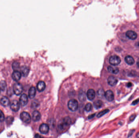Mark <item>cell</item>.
<instances>
[{
    "label": "cell",
    "instance_id": "obj_30",
    "mask_svg": "<svg viewBox=\"0 0 139 138\" xmlns=\"http://www.w3.org/2000/svg\"><path fill=\"white\" fill-rule=\"evenodd\" d=\"M7 123H10V122L12 123V122L13 121V118L12 117H8L7 118Z\"/></svg>",
    "mask_w": 139,
    "mask_h": 138
},
{
    "label": "cell",
    "instance_id": "obj_32",
    "mask_svg": "<svg viewBox=\"0 0 139 138\" xmlns=\"http://www.w3.org/2000/svg\"><path fill=\"white\" fill-rule=\"evenodd\" d=\"M139 102V98L138 99H136L135 101H133L132 103V105H137V104Z\"/></svg>",
    "mask_w": 139,
    "mask_h": 138
},
{
    "label": "cell",
    "instance_id": "obj_6",
    "mask_svg": "<svg viewBox=\"0 0 139 138\" xmlns=\"http://www.w3.org/2000/svg\"><path fill=\"white\" fill-rule=\"evenodd\" d=\"M39 131L42 134H46L49 131V127L48 125L43 123L39 126Z\"/></svg>",
    "mask_w": 139,
    "mask_h": 138
},
{
    "label": "cell",
    "instance_id": "obj_7",
    "mask_svg": "<svg viewBox=\"0 0 139 138\" xmlns=\"http://www.w3.org/2000/svg\"><path fill=\"white\" fill-rule=\"evenodd\" d=\"M20 103L22 106H25L27 105L28 102V98L27 95L23 94L20 96L19 100Z\"/></svg>",
    "mask_w": 139,
    "mask_h": 138
},
{
    "label": "cell",
    "instance_id": "obj_28",
    "mask_svg": "<svg viewBox=\"0 0 139 138\" xmlns=\"http://www.w3.org/2000/svg\"><path fill=\"white\" fill-rule=\"evenodd\" d=\"M4 120H5L4 114L1 110H0V121L3 122Z\"/></svg>",
    "mask_w": 139,
    "mask_h": 138
},
{
    "label": "cell",
    "instance_id": "obj_18",
    "mask_svg": "<svg viewBox=\"0 0 139 138\" xmlns=\"http://www.w3.org/2000/svg\"><path fill=\"white\" fill-rule=\"evenodd\" d=\"M36 93V90L34 87H31L29 91V97L31 99L35 97Z\"/></svg>",
    "mask_w": 139,
    "mask_h": 138
},
{
    "label": "cell",
    "instance_id": "obj_29",
    "mask_svg": "<svg viewBox=\"0 0 139 138\" xmlns=\"http://www.w3.org/2000/svg\"><path fill=\"white\" fill-rule=\"evenodd\" d=\"M128 75L130 77H134L136 75V72L135 71H130L128 73Z\"/></svg>",
    "mask_w": 139,
    "mask_h": 138
},
{
    "label": "cell",
    "instance_id": "obj_31",
    "mask_svg": "<svg viewBox=\"0 0 139 138\" xmlns=\"http://www.w3.org/2000/svg\"><path fill=\"white\" fill-rule=\"evenodd\" d=\"M38 102H33L32 103V107L33 108H36L38 107Z\"/></svg>",
    "mask_w": 139,
    "mask_h": 138
},
{
    "label": "cell",
    "instance_id": "obj_17",
    "mask_svg": "<svg viewBox=\"0 0 139 138\" xmlns=\"http://www.w3.org/2000/svg\"><path fill=\"white\" fill-rule=\"evenodd\" d=\"M0 103L4 107H7L10 104V101L7 97L3 96L0 101Z\"/></svg>",
    "mask_w": 139,
    "mask_h": 138
},
{
    "label": "cell",
    "instance_id": "obj_5",
    "mask_svg": "<svg viewBox=\"0 0 139 138\" xmlns=\"http://www.w3.org/2000/svg\"><path fill=\"white\" fill-rule=\"evenodd\" d=\"M23 87L21 84L16 83L13 86V91L16 95H19L23 92Z\"/></svg>",
    "mask_w": 139,
    "mask_h": 138
},
{
    "label": "cell",
    "instance_id": "obj_9",
    "mask_svg": "<svg viewBox=\"0 0 139 138\" xmlns=\"http://www.w3.org/2000/svg\"><path fill=\"white\" fill-rule=\"evenodd\" d=\"M10 108L13 111L17 112L20 109V104L17 101H13L10 105Z\"/></svg>",
    "mask_w": 139,
    "mask_h": 138
},
{
    "label": "cell",
    "instance_id": "obj_14",
    "mask_svg": "<svg viewBox=\"0 0 139 138\" xmlns=\"http://www.w3.org/2000/svg\"><path fill=\"white\" fill-rule=\"evenodd\" d=\"M126 36L127 37L131 40H135L137 38V34L136 33L131 30L128 31L126 33Z\"/></svg>",
    "mask_w": 139,
    "mask_h": 138
},
{
    "label": "cell",
    "instance_id": "obj_20",
    "mask_svg": "<svg viewBox=\"0 0 139 138\" xmlns=\"http://www.w3.org/2000/svg\"><path fill=\"white\" fill-rule=\"evenodd\" d=\"M125 61L128 65H133L135 63L134 59L133 57L130 56H127L125 58Z\"/></svg>",
    "mask_w": 139,
    "mask_h": 138
},
{
    "label": "cell",
    "instance_id": "obj_12",
    "mask_svg": "<svg viewBox=\"0 0 139 138\" xmlns=\"http://www.w3.org/2000/svg\"><path fill=\"white\" fill-rule=\"evenodd\" d=\"M21 73L18 71H14L12 74V78L14 81H18L21 77Z\"/></svg>",
    "mask_w": 139,
    "mask_h": 138
},
{
    "label": "cell",
    "instance_id": "obj_36",
    "mask_svg": "<svg viewBox=\"0 0 139 138\" xmlns=\"http://www.w3.org/2000/svg\"><path fill=\"white\" fill-rule=\"evenodd\" d=\"M132 86V84L131 83L129 82L127 84V87H131Z\"/></svg>",
    "mask_w": 139,
    "mask_h": 138
},
{
    "label": "cell",
    "instance_id": "obj_13",
    "mask_svg": "<svg viewBox=\"0 0 139 138\" xmlns=\"http://www.w3.org/2000/svg\"><path fill=\"white\" fill-rule=\"evenodd\" d=\"M41 115L40 113L38 111H34L32 113V119L34 122H38L41 119Z\"/></svg>",
    "mask_w": 139,
    "mask_h": 138
},
{
    "label": "cell",
    "instance_id": "obj_3",
    "mask_svg": "<svg viewBox=\"0 0 139 138\" xmlns=\"http://www.w3.org/2000/svg\"><path fill=\"white\" fill-rule=\"evenodd\" d=\"M109 62L113 66H117L121 62V59L118 56L114 55L111 56L109 60Z\"/></svg>",
    "mask_w": 139,
    "mask_h": 138
},
{
    "label": "cell",
    "instance_id": "obj_21",
    "mask_svg": "<svg viewBox=\"0 0 139 138\" xmlns=\"http://www.w3.org/2000/svg\"><path fill=\"white\" fill-rule=\"evenodd\" d=\"M108 71L112 73L117 74L119 72V69L118 68L113 67L112 66H109L107 68Z\"/></svg>",
    "mask_w": 139,
    "mask_h": 138
},
{
    "label": "cell",
    "instance_id": "obj_25",
    "mask_svg": "<svg viewBox=\"0 0 139 138\" xmlns=\"http://www.w3.org/2000/svg\"><path fill=\"white\" fill-rule=\"evenodd\" d=\"M109 110L108 109H106L104 110H103V111H100L99 113H98L97 116L98 117H101L103 116L105 114L109 112Z\"/></svg>",
    "mask_w": 139,
    "mask_h": 138
},
{
    "label": "cell",
    "instance_id": "obj_2",
    "mask_svg": "<svg viewBox=\"0 0 139 138\" xmlns=\"http://www.w3.org/2000/svg\"><path fill=\"white\" fill-rule=\"evenodd\" d=\"M68 108L71 111H75L78 108V103L75 99H71L68 104Z\"/></svg>",
    "mask_w": 139,
    "mask_h": 138
},
{
    "label": "cell",
    "instance_id": "obj_15",
    "mask_svg": "<svg viewBox=\"0 0 139 138\" xmlns=\"http://www.w3.org/2000/svg\"><path fill=\"white\" fill-rule=\"evenodd\" d=\"M46 88L45 83L43 81L38 82L37 85V90L39 92H43Z\"/></svg>",
    "mask_w": 139,
    "mask_h": 138
},
{
    "label": "cell",
    "instance_id": "obj_8",
    "mask_svg": "<svg viewBox=\"0 0 139 138\" xmlns=\"http://www.w3.org/2000/svg\"><path fill=\"white\" fill-rule=\"evenodd\" d=\"M104 96L106 99L109 102L112 101L114 100V96L113 92L112 90H108L105 92Z\"/></svg>",
    "mask_w": 139,
    "mask_h": 138
},
{
    "label": "cell",
    "instance_id": "obj_40",
    "mask_svg": "<svg viewBox=\"0 0 139 138\" xmlns=\"http://www.w3.org/2000/svg\"><path fill=\"white\" fill-rule=\"evenodd\" d=\"M138 46H139V43H138Z\"/></svg>",
    "mask_w": 139,
    "mask_h": 138
},
{
    "label": "cell",
    "instance_id": "obj_27",
    "mask_svg": "<svg viewBox=\"0 0 139 138\" xmlns=\"http://www.w3.org/2000/svg\"><path fill=\"white\" fill-rule=\"evenodd\" d=\"M105 92L103 89H100L97 91V94L99 96H104Z\"/></svg>",
    "mask_w": 139,
    "mask_h": 138
},
{
    "label": "cell",
    "instance_id": "obj_1",
    "mask_svg": "<svg viewBox=\"0 0 139 138\" xmlns=\"http://www.w3.org/2000/svg\"><path fill=\"white\" fill-rule=\"evenodd\" d=\"M71 122V119L69 117H64L58 126L59 129L64 130L66 129L68 126H69Z\"/></svg>",
    "mask_w": 139,
    "mask_h": 138
},
{
    "label": "cell",
    "instance_id": "obj_11",
    "mask_svg": "<svg viewBox=\"0 0 139 138\" xmlns=\"http://www.w3.org/2000/svg\"><path fill=\"white\" fill-rule=\"evenodd\" d=\"M87 97L90 101L93 100L95 97L96 93L93 89H89L87 93Z\"/></svg>",
    "mask_w": 139,
    "mask_h": 138
},
{
    "label": "cell",
    "instance_id": "obj_22",
    "mask_svg": "<svg viewBox=\"0 0 139 138\" xmlns=\"http://www.w3.org/2000/svg\"><path fill=\"white\" fill-rule=\"evenodd\" d=\"M103 105V102L100 100H97L95 101L94 103V107L97 109L101 108Z\"/></svg>",
    "mask_w": 139,
    "mask_h": 138
},
{
    "label": "cell",
    "instance_id": "obj_35",
    "mask_svg": "<svg viewBox=\"0 0 139 138\" xmlns=\"http://www.w3.org/2000/svg\"><path fill=\"white\" fill-rule=\"evenodd\" d=\"M95 115V114L91 115L89 116L88 117V118H89V119H91L93 117H94Z\"/></svg>",
    "mask_w": 139,
    "mask_h": 138
},
{
    "label": "cell",
    "instance_id": "obj_24",
    "mask_svg": "<svg viewBox=\"0 0 139 138\" xmlns=\"http://www.w3.org/2000/svg\"><path fill=\"white\" fill-rule=\"evenodd\" d=\"M12 69L14 71H18L19 68L20 67V64L18 62H15L12 64Z\"/></svg>",
    "mask_w": 139,
    "mask_h": 138
},
{
    "label": "cell",
    "instance_id": "obj_19",
    "mask_svg": "<svg viewBox=\"0 0 139 138\" xmlns=\"http://www.w3.org/2000/svg\"><path fill=\"white\" fill-rule=\"evenodd\" d=\"M87 94L86 93L83 91H80L79 92V95H78V98L79 100L81 102H83L85 101L86 99Z\"/></svg>",
    "mask_w": 139,
    "mask_h": 138
},
{
    "label": "cell",
    "instance_id": "obj_4",
    "mask_svg": "<svg viewBox=\"0 0 139 138\" xmlns=\"http://www.w3.org/2000/svg\"><path fill=\"white\" fill-rule=\"evenodd\" d=\"M20 117L23 122L26 123H30L31 121V117L29 114L26 112H23L20 115Z\"/></svg>",
    "mask_w": 139,
    "mask_h": 138
},
{
    "label": "cell",
    "instance_id": "obj_34",
    "mask_svg": "<svg viewBox=\"0 0 139 138\" xmlns=\"http://www.w3.org/2000/svg\"><path fill=\"white\" fill-rule=\"evenodd\" d=\"M134 131V130H132V131H130V132H129V133L128 134V137H130V136H131L132 134L133 133V132H133Z\"/></svg>",
    "mask_w": 139,
    "mask_h": 138
},
{
    "label": "cell",
    "instance_id": "obj_41",
    "mask_svg": "<svg viewBox=\"0 0 139 138\" xmlns=\"http://www.w3.org/2000/svg\"></svg>",
    "mask_w": 139,
    "mask_h": 138
},
{
    "label": "cell",
    "instance_id": "obj_38",
    "mask_svg": "<svg viewBox=\"0 0 139 138\" xmlns=\"http://www.w3.org/2000/svg\"><path fill=\"white\" fill-rule=\"evenodd\" d=\"M35 137H41V136H39V134H36L35 136Z\"/></svg>",
    "mask_w": 139,
    "mask_h": 138
},
{
    "label": "cell",
    "instance_id": "obj_39",
    "mask_svg": "<svg viewBox=\"0 0 139 138\" xmlns=\"http://www.w3.org/2000/svg\"><path fill=\"white\" fill-rule=\"evenodd\" d=\"M137 137L139 138V133H138L137 134Z\"/></svg>",
    "mask_w": 139,
    "mask_h": 138
},
{
    "label": "cell",
    "instance_id": "obj_16",
    "mask_svg": "<svg viewBox=\"0 0 139 138\" xmlns=\"http://www.w3.org/2000/svg\"><path fill=\"white\" fill-rule=\"evenodd\" d=\"M29 69L26 66H23L20 69V73L23 77H26L29 75Z\"/></svg>",
    "mask_w": 139,
    "mask_h": 138
},
{
    "label": "cell",
    "instance_id": "obj_37",
    "mask_svg": "<svg viewBox=\"0 0 139 138\" xmlns=\"http://www.w3.org/2000/svg\"><path fill=\"white\" fill-rule=\"evenodd\" d=\"M137 65H138V66L139 67V58L138 59V60H137Z\"/></svg>",
    "mask_w": 139,
    "mask_h": 138
},
{
    "label": "cell",
    "instance_id": "obj_10",
    "mask_svg": "<svg viewBox=\"0 0 139 138\" xmlns=\"http://www.w3.org/2000/svg\"><path fill=\"white\" fill-rule=\"evenodd\" d=\"M118 80L116 77L113 76H110L107 79V82L109 85L111 86H114L116 85L118 83Z\"/></svg>",
    "mask_w": 139,
    "mask_h": 138
},
{
    "label": "cell",
    "instance_id": "obj_26",
    "mask_svg": "<svg viewBox=\"0 0 139 138\" xmlns=\"http://www.w3.org/2000/svg\"><path fill=\"white\" fill-rule=\"evenodd\" d=\"M92 105L90 103H88L87 104L85 107V109L86 111L89 112L91 111L92 109Z\"/></svg>",
    "mask_w": 139,
    "mask_h": 138
},
{
    "label": "cell",
    "instance_id": "obj_33",
    "mask_svg": "<svg viewBox=\"0 0 139 138\" xmlns=\"http://www.w3.org/2000/svg\"><path fill=\"white\" fill-rule=\"evenodd\" d=\"M136 117V116L135 115H132V116H131L130 117V120L131 121H133L134 120L135 118V117Z\"/></svg>",
    "mask_w": 139,
    "mask_h": 138
},
{
    "label": "cell",
    "instance_id": "obj_23",
    "mask_svg": "<svg viewBox=\"0 0 139 138\" xmlns=\"http://www.w3.org/2000/svg\"><path fill=\"white\" fill-rule=\"evenodd\" d=\"M7 87V84L5 81H0V90L2 91H4Z\"/></svg>",
    "mask_w": 139,
    "mask_h": 138
}]
</instances>
